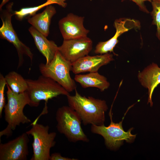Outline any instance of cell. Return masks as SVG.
Returning a JSON list of instances; mask_svg holds the SVG:
<instances>
[{"instance_id":"obj_20","label":"cell","mask_w":160,"mask_h":160,"mask_svg":"<svg viewBox=\"0 0 160 160\" xmlns=\"http://www.w3.org/2000/svg\"><path fill=\"white\" fill-rule=\"evenodd\" d=\"M152 11L151 12L153 20L152 24L156 27V36L160 40V0H151Z\"/></svg>"},{"instance_id":"obj_22","label":"cell","mask_w":160,"mask_h":160,"mask_svg":"<svg viewBox=\"0 0 160 160\" xmlns=\"http://www.w3.org/2000/svg\"><path fill=\"white\" fill-rule=\"evenodd\" d=\"M126 0H121L122 1ZM135 3L139 7L142 11L147 13L149 12L145 4V2L148 1L151 2V0H130Z\"/></svg>"},{"instance_id":"obj_4","label":"cell","mask_w":160,"mask_h":160,"mask_svg":"<svg viewBox=\"0 0 160 160\" xmlns=\"http://www.w3.org/2000/svg\"><path fill=\"white\" fill-rule=\"evenodd\" d=\"M58 131L70 141L88 142L89 140L81 127V120L78 113L68 106L59 108L56 113Z\"/></svg>"},{"instance_id":"obj_14","label":"cell","mask_w":160,"mask_h":160,"mask_svg":"<svg viewBox=\"0 0 160 160\" xmlns=\"http://www.w3.org/2000/svg\"><path fill=\"white\" fill-rule=\"evenodd\" d=\"M137 77L141 85L148 89V103H150L152 106L153 93L155 89L160 84V68L156 64L152 63L139 72Z\"/></svg>"},{"instance_id":"obj_18","label":"cell","mask_w":160,"mask_h":160,"mask_svg":"<svg viewBox=\"0 0 160 160\" xmlns=\"http://www.w3.org/2000/svg\"><path fill=\"white\" fill-rule=\"evenodd\" d=\"M5 78L7 84L15 93H20L26 91L28 85L26 79L16 72H10L5 76Z\"/></svg>"},{"instance_id":"obj_5","label":"cell","mask_w":160,"mask_h":160,"mask_svg":"<svg viewBox=\"0 0 160 160\" xmlns=\"http://www.w3.org/2000/svg\"><path fill=\"white\" fill-rule=\"evenodd\" d=\"M39 67L41 75L56 81L68 92L76 89L75 80L71 78L70 73L72 63L65 59L58 51L50 63H41Z\"/></svg>"},{"instance_id":"obj_17","label":"cell","mask_w":160,"mask_h":160,"mask_svg":"<svg viewBox=\"0 0 160 160\" xmlns=\"http://www.w3.org/2000/svg\"><path fill=\"white\" fill-rule=\"evenodd\" d=\"M83 88L93 87L97 88L101 92L108 89L110 84L107 78L98 72H89L85 74H76L74 78Z\"/></svg>"},{"instance_id":"obj_16","label":"cell","mask_w":160,"mask_h":160,"mask_svg":"<svg viewBox=\"0 0 160 160\" xmlns=\"http://www.w3.org/2000/svg\"><path fill=\"white\" fill-rule=\"evenodd\" d=\"M56 13L55 7L49 5L46 7L42 12L28 17L27 21L32 26L47 37L49 33L51 19Z\"/></svg>"},{"instance_id":"obj_23","label":"cell","mask_w":160,"mask_h":160,"mask_svg":"<svg viewBox=\"0 0 160 160\" xmlns=\"http://www.w3.org/2000/svg\"><path fill=\"white\" fill-rule=\"evenodd\" d=\"M77 159L71 158L62 156L61 154L57 153H52L50 155V160H77Z\"/></svg>"},{"instance_id":"obj_11","label":"cell","mask_w":160,"mask_h":160,"mask_svg":"<svg viewBox=\"0 0 160 160\" xmlns=\"http://www.w3.org/2000/svg\"><path fill=\"white\" fill-rule=\"evenodd\" d=\"M113 25L116 29L114 36L111 39L105 41H100L96 45L94 51L96 54H103L113 52L116 55L113 51V49L119 40V37L124 32L133 28H137L140 27L139 21L128 18H120L116 20Z\"/></svg>"},{"instance_id":"obj_6","label":"cell","mask_w":160,"mask_h":160,"mask_svg":"<svg viewBox=\"0 0 160 160\" xmlns=\"http://www.w3.org/2000/svg\"><path fill=\"white\" fill-rule=\"evenodd\" d=\"M32 127L26 132L33 137L32 144L33 155L31 160H49L50 150L55 145L57 134L49 132L48 125H44L37 123L32 124Z\"/></svg>"},{"instance_id":"obj_7","label":"cell","mask_w":160,"mask_h":160,"mask_svg":"<svg viewBox=\"0 0 160 160\" xmlns=\"http://www.w3.org/2000/svg\"><path fill=\"white\" fill-rule=\"evenodd\" d=\"M13 2L7 4L6 8L0 9V17L2 21V25L0 28V38L5 39L12 44L16 48L19 57L18 67L22 64L24 55L28 56L32 62L33 54L30 48L23 43L19 39L13 28L11 22L14 12L12 9Z\"/></svg>"},{"instance_id":"obj_12","label":"cell","mask_w":160,"mask_h":160,"mask_svg":"<svg viewBox=\"0 0 160 160\" xmlns=\"http://www.w3.org/2000/svg\"><path fill=\"white\" fill-rule=\"evenodd\" d=\"M84 18L69 13L59 21V27L63 40L87 36L89 31L84 26Z\"/></svg>"},{"instance_id":"obj_9","label":"cell","mask_w":160,"mask_h":160,"mask_svg":"<svg viewBox=\"0 0 160 160\" xmlns=\"http://www.w3.org/2000/svg\"><path fill=\"white\" fill-rule=\"evenodd\" d=\"M92 48V41L87 36L63 40L58 51L67 60L72 63L88 55Z\"/></svg>"},{"instance_id":"obj_10","label":"cell","mask_w":160,"mask_h":160,"mask_svg":"<svg viewBox=\"0 0 160 160\" xmlns=\"http://www.w3.org/2000/svg\"><path fill=\"white\" fill-rule=\"evenodd\" d=\"M28 135L24 132L9 142L0 144V160H26L28 155Z\"/></svg>"},{"instance_id":"obj_15","label":"cell","mask_w":160,"mask_h":160,"mask_svg":"<svg viewBox=\"0 0 160 160\" xmlns=\"http://www.w3.org/2000/svg\"><path fill=\"white\" fill-rule=\"evenodd\" d=\"M28 30L33 38L37 48L45 57L46 63L49 64L58 51V47L54 41L48 40L47 37L32 26L29 28Z\"/></svg>"},{"instance_id":"obj_8","label":"cell","mask_w":160,"mask_h":160,"mask_svg":"<svg viewBox=\"0 0 160 160\" xmlns=\"http://www.w3.org/2000/svg\"><path fill=\"white\" fill-rule=\"evenodd\" d=\"M111 122L107 127L104 124L100 125H91V131L93 133L102 136L104 138L106 146L109 149L115 150L119 148L124 140L128 143L132 142L136 135L131 133L132 128L127 132L125 131L122 127L121 121L118 123L113 121L111 108L109 113Z\"/></svg>"},{"instance_id":"obj_1","label":"cell","mask_w":160,"mask_h":160,"mask_svg":"<svg viewBox=\"0 0 160 160\" xmlns=\"http://www.w3.org/2000/svg\"><path fill=\"white\" fill-rule=\"evenodd\" d=\"M75 95L66 96L68 105L79 115L84 125H100L105 121L108 109L106 101L92 96H81L75 89Z\"/></svg>"},{"instance_id":"obj_3","label":"cell","mask_w":160,"mask_h":160,"mask_svg":"<svg viewBox=\"0 0 160 160\" xmlns=\"http://www.w3.org/2000/svg\"><path fill=\"white\" fill-rule=\"evenodd\" d=\"M28 85L26 92L30 100L29 105L38 107L41 100H49L63 95H70L63 87L52 79L40 76L37 79H26Z\"/></svg>"},{"instance_id":"obj_19","label":"cell","mask_w":160,"mask_h":160,"mask_svg":"<svg viewBox=\"0 0 160 160\" xmlns=\"http://www.w3.org/2000/svg\"><path fill=\"white\" fill-rule=\"evenodd\" d=\"M67 0H47L44 3L40 5L33 7L23 8L18 11L14 12V15L18 20H22L25 17L28 15L32 16L36 14L38 10L52 4H57L63 8L67 6V3L65 1Z\"/></svg>"},{"instance_id":"obj_21","label":"cell","mask_w":160,"mask_h":160,"mask_svg":"<svg viewBox=\"0 0 160 160\" xmlns=\"http://www.w3.org/2000/svg\"><path fill=\"white\" fill-rule=\"evenodd\" d=\"M7 83L5 77L0 73V117H2V112L6 105L4 90Z\"/></svg>"},{"instance_id":"obj_24","label":"cell","mask_w":160,"mask_h":160,"mask_svg":"<svg viewBox=\"0 0 160 160\" xmlns=\"http://www.w3.org/2000/svg\"><path fill=\"white\" fill-rule=\"evenodd\" d=\"M9 0H2L1 2L0 5V9H2V7L7 3Z\"/></svg>"},{"instance_id":"obj_13","label":"cell","mask_w":160,"mask_h":160,"mask_svg":"<svg viewBox=\"0 0 160 160\" xmlns=\"http://www.w3.org/2000/svg\"><path fill=\"white\" fill-rule=\"evenodd\" d=\"M113 60V55L108 53L93 56L87 55L72 63L71 71L76 74L97 72L101 67Z\"/></svg>"},{"instance_id":"obj_2","label":"cell","mask_w":160,"mask_h":160,"mask_svg":"<svg viewBox=\"0 0 160 160\" xmlns=\"http://www.w3.org/2000/svg\"><path fill=\"white\" fill-rule=\"evenodd\" d=\"M7 103L4 107L5 119L7 123L6 127L0 132V138L3 136L9 137L13 131L20 124L31 122V120L24 114L23 110L27 105H29L30 100L26 91L17 93L13 92L7 84Z\"/></svg>"}]
</instances>
